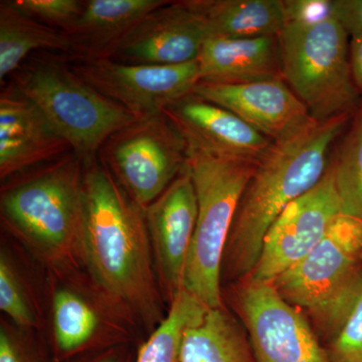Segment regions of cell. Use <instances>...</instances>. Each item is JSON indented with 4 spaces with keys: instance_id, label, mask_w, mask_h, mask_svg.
Wrapping results in <instances>:
<instances>
[{
    "instance_id": "6da1fadb",
    "label": "cell",
    "mask_w": 362,
    "mask_h": 362,
    "mask_svg": "<svg viewBox=\"0 0 362 362\" xmlns=\"http://www.w3.org/2000/svg\"><path fill=\"white\" fill-rule=\"evenodd\" d=\"M85 270L151 334L168 308L154 268L145 209L96 158L84 162Z\"/></svg>"
},
{
    "instance_id": "7a4b0ae2",
    "label": "cell",
    "mask_w": 362,
    "mask_h": 362,
    "mask_svg": "<svg viewBox=\"0 0 362 362\" xmlns=\"http://www.w3.org/2000/svg\"><path fill=\"white\" fill-rule=\"evenodd\" d=\"M349 116L310 123L272 142L257 162L242 197L223 252L221 284L240 282L258 264L271 226L287 206L325 175L333 143Z\"/></svg>"
},
{
    "instance_id": "3957f363",
    "label": "cell",
    "mask_w": 362,
    "mask_h": 362,
    "mask_svg": "<svg viewBox=\"0 0 362 362\" xmlns=\"http://www.w3.org/2000/svg\"><path fill=\"white\" fill-rule=\"evenodd\" d=\"M83 176L84 161L70 151L1 181L2 230L45 273L85 269Z\"/></svg>"
},
{
    "instance_id": "277c9868",
    "label": "cell",
    "mask_w": 362,
    "mask_h": 362,
    "mask_svg": "<svg viewBox=\"0 0 362 362\" xmlns=\"http://www.w3.org/2000/svg\"><path fill=\"white\" fill-rule=\"evenodd\" d=\"M9 82L8 88L32 102L84 162L96 158L105 141L136 119L78 77L66 54L35 52Z\"/></svg>"
},
{
    "instance_id": "5b68a950",
    "label": "cell",
    "mask_w": 362,
    "mask_h": 362,
    "mask_svg": "<svg viewBox=\"0 0 362 362\" xmlns=\"http://www.w3.org/2000/svg\"><path fill=\"white\" fill-rule=\"evenodd\" d=\"M188 168L197 199L194 239L183 290L207 308L226 306L221 262L243 192L257 162L188 150Z\"/></svg>"
},
{
    "instance_id": "8992f818",
    "label": "cell",
    "mask_w": 362,
    "mask_h": 362,
    "mask_svg": "<svg viewBox=\"0 0 362 362\" xmlns=\"http://www.w3.org/2000/svg\"><path fill=\"white\" fill-rule=\"evenodd\" d=\"M332 339L362 291V223L341 214L304 259L271 283Z\"/></svg>"
},
{
    "instance_id": "52a82bcc",
    "label": "cell",
    "mask_w": 362,
    "mask_h": 362,
    "mask_svg": "<svg viewBox=\"0 0 362 362\" xmlns=\"http://www.w3.org/2000/svg\"><path fill=\"white\" fill-rule=\"evenodd\" d=\"M277 37L282 78L312 118L349 116L361 95L341 23L332 18L312 25H285Z\"/></svg>"
},
{
    "instance_id": "ba28073f",
    "label": "cell",
    "mask_w": 362,
    "mask_h": 362,
    "mask_svg": "<svg viewBox=\"0 0 362 362\" xmlns=\"http://www.w3.org/2000/svg\"><path fill=\"white\" fill-rule=\"evenodd\" d=\"M47 326L58 361L127 345L142 330L85 269L47 273Z\"/></svg>"
},
{
    "instance_id": "9c48e42d",
    "label": "cell",
    "mask_w": 362,
    "mask_h": 362,
    "mask_svg": "<svg viewBox=\"0 0 362 362\" xmlns=\"http://www.w3.org/2000/svg\"><path fill=\"white\" fill-rule=\"evenodd\" d=\"M98 156L126 192L146 209L187 166L188 149L162 112L136 118L117 130Z\"/></svg>"
},
{
    "instance_id": "30bf717a",
    "label": "cell",
    "mask_w": 362,
    "mask_h": 362,
    "mask_svg": "<svg viewBox=\"0 0 362 362\" xmlns=\"http://www.w3.org/2000/svg\"><path fill=\"white\" fill-rule=\"evenodd\" d=\"M247 331L257 362H331L301 310L271 283L245 279L223 289Z\"/></svg>"
},
{
    "instance_id": "8fae6325",
    "label": "cell",
    "mask_w": 362,
    "mask_h": 362,
    "mask_svg": "<svg viewBox=\"0 0 362 362\" xmlns=\"http://www.w3.org/2000/svg\"><path fill=\"white\" fill-rule=\"evenodd\" d=\"M69 62L78 77L135 118L162 113L169 104L192 93L201 81L197 61L176 66H140L69 57Z\"/></svg>"
},
{
    "instance_id": "7c38bea8",
    "label": "cell",
    "mask_w": 362,
    "mask_h": 362,
    "mask_svg": "<svg viewBox=\"0 0 362 362\" xmlns=\"http://www.w3.org/2000/svg\"><path fill=\"white\" fill-rule=\"evenodd\" d=\"M330 164L320 181L290 204L271 226L249 279L272 283L304 259L341 216Z\"/></svg>"
},
{
    "instance_id": "4fadbf2b",
    "label": "cell",
    "mask_w": 362,
    "mask_h": 362,
    "mask_svg": "<svg viewBox=\"0 0 362 362\" xmlns=\"http://www.w3.org/2000/svg\"><path fill=\"white\" fill-rule=\"evenodd\" d=\"M154 268L164 304L182 292L197 218V199L188 165L163 194L145 209Z\"/></svg>"
},
{
    "instance_id": "5bb4252c",
    "label": "cell",
    "mask_w": 362,
    "mask_h": 362,
    "mask_svg": "<svg viewBox=\"0 0 362 362\" xmlns=\"http://www.w3.org/2000/svg\"><path fill=\"white\" fill-rule=\"evenodd\" d=\"M163 113L188 150L258 162L273 142L232 112L194 92L169 104Z\"/></svg>"
},
{
    "instance_id": "9a60e30c",
    "label": "cell",
    "mask_w": 362,
    "mask_h": 362,
    "mask_svg": "<svg viewBox=\"0 0 362 362\" xmlns=\"http://www.w3.org/2000/svg\"><path fill=\"white\" fill-rule=\"evenodd\" d=\"M206 39L204 28L182 1H168L144 16L109 59L127 65H182L197 61Z\"/></svg>"
},
{
    "instance_id": "2e32d148",
    "label": "cell",
    "mask_w": 362,
    "mask_h": 362,
    "mask_svg": "<svg viewBox=\"0 0 362 362\" xmlns=\"http://www.w3.org/2000/svg\"><path fill=\"white\" fill-rule=\"evenodd\" d=\"M192 92L232 112L272 141L313 120L283 78L239 85L199 82Z\"/></svg>"
},
{
    "instance_id": "e0dca14e",
    "label": "cell",
    "mask_w": 362,
    "mask_h": 362,
    "mask_svg": "<svg viewBox=\"0 0 362 362\" xmlns=\"http://www.w3.org/2000/svg\"><path fill=\"white\" fill-rule=\"evenodd\" d=\"M71 151L39 109L7 87L0 97V180L57 160Z\"/></svg>"
},
{
    "instance_id": "ac0fdd59",
    "label": "cell",
    "mask_w": 362,
    "mask_h": 362,
    "mask_svg": "<svg viewBox=\"0 0 362 362\" xmlns=\"http://www.w3.org/2000/svg\"><path fill=\"white\" fill-rule=\"evenodd\" d=\"M168 0H86L82 13L63 30L70 58L94 61L112 52L144 16Z\"/></svg>"
},
{
    "instance_id": "d6986e66",
    "label": "cell",
    "mask_w": 362,
    "mask_h": 362,
    "mask_svg": "<svg viewBox=\"0 0 362 362\" xmlns=\"http://www.w3.org/2000/svg\"><path fill=\"white\" fill-rule=\"evenodd\" d=\"M277 37H207L197 58L199 82L239 85L282 78Z\"/></svg>"
},
{
    "instance_id": "ffe728a7",
    "label": "cell",
    "mask_w": 362,
    "mask_h": 362,
    "mask_svg": "<svg viewBox=\"0 0 362 362\" xmlns=\"http://www.w3.org/2000/svg\"><path fill=\"white\" fill-rule=\"evenodd\" d=\"M14 240L2 237L0 247V310L21 329L47 327V275Z\"/></svg>"
},
{
    "instance_id": "44dd1931",
    "label": "cell",
    "mask_w": 362,
    "mask_h": 362,
    "mask_svg": "<svg viewBox=\"0 0 362 362\" xmlns=\"http://www.w3.org/2000/svg\"><path fill=\"white\" fill-rule=\"evenodd\" d=\"M207 37H277L285 26L283 0H182Z\"/></svg>"
},
{
    "instance_id": "7402d4cb",
    "label": "cell",
    "mask_w": 362,
    "mask_h": 362,
    "mask_svg": "<svg viewBox=\"0 0 362 362\" xmlns=\"http://www.w3.org/2000/svg\"><path fill=\"white\" fill-rule=\"evenodd\" d=\"M180 362H257L243 324L226 306L209 308L183 335Z\"/></svg>"
},
{
    "instance_id": "603a6c76",
    "label": "cell",
    "mask_w": 362,
    "mask_h": 362,
    "mask_svg": "<svg viewBox=\"0 0 362 362\" xmlns=\"http://www.w3.org/2000/svg\"><path fill=\"white\" fill-rule=\"evenodd\" d=\"M40 52L70 56L63 30L40 23L23 13L11 0L0 2V83L4 86L26 59Z\"/></svg>"
},
{
    "instance_id": "cb8c5ba5",
    "label": "cell",
    "mask_w": 362,
    "mask_h": 362,
    "mask_svg": "<svg viewBox=\"0 0 362 362\" xmlns=\"http://www.w3.org/2000/svg\"><path fill=\"white\" fill-rule=\"evenodd\" d=\"M207 309L197 298L182 290L169 307L163 322L140 345L135 362H180L185 330Z\"/></svg>"
},
{
    "instance_id": "d4e9b609",
    "label": "cell",
    "mask_w": 362,
    "mask_h": 362,
    "mask_svg": "<svg viewBox=\"0 0 362 362\" xmlns=\"http://www.w3.org/2000/svg\"><path fill=\"white\" fill-rule=\"evenodd\" d=\"M341 213L362 223V113L330 164Z\"/></svg>"
},
{
    "instance_id": "484cf974",
    "label": "cell",
    "mask_w": 362,
    "mask_h": 362,
    "mask_svg": "<svg viewBox=\"0 0 362 362\" xmlns=\"http://www.w3.org/2000/svg\"><path fill=\"white\" fill-rule=\"evenodd\" d=\"M40 332L21 329L7 319L0 320V362H47Z\"/></svg>"
},
{
    "instance_id": "4316f807",
    "label": "cell",
    "mask_w": 362,
    "mask_h": 362,
    "mask_svg": "<svg viewBox=\"0 0 362 362\" xmlns=\"http://www.w3.org/2000/svg\"><path fill=\"white\" fill-rule=\"evenodd\" d=\"M20 11L40 23L65 30L84 9V0H14Z\"/></svg>"
},
{
    "instance_id": "83f0119b",
    "label": "cell",
    "mask_w": 362,
    "mask_h": 362,
    "mask_svg": "<svg viewBox=\"0 0 362 362\" xmlns=\"http://www.w3.org/2000/svg\"><path fill=\"white\" fill-rule=\"evenodd\" d=\"M327 352L331 362H362V291Z\"/></svg>"
},
{
    "instance_id": "f1b7e54d",
    "label": "cell",
    "mask_w": 362,
    "mask_h": 362,
    "mask_svg": "<svg viewBox=\"0 0 362 362\" xmlns=\"http://www.w3.org/2000/svg\"><path fill=\"white\" fill-rule=\"evenodd\" d=\"M285 25H312L334 18L333 0H283Z\"/></svg>"
},
{
    "instance_id": "f546056e",
    "label": "cell",
    "mask_w": 362,
    "mask_h": 362,
    "mask_svg": "<svg viewBox=\"0 0 362 362\" xmlns=\"http://www.w3.org/2000/svg\"><path fill=\"white\" fill-rule=\"evenodd\" d=\"M333 13L349 37L362 33V0H333Z\"/></svg>"
},
{
    "instance_id": "4dcf8cb0",
    "label": "cell",
    "mask_w": 362,
    "mask_h": 362,
    "mask_svg": "<svg viewBox=\"0 0 362 362\" xmlns=\"http://www.w3.org/2000/svg\"><path fill=\"white\" fill-rule=\"evenodd\" d=\"M350 37V65L357 90L362 98V33Z\"/></svg>"
},
{
    "instance_id": "1f68e13d",
    "label": "cell",
    "mask_w": 362,
    "mask_h": 362,
    "mask_svg": "<svg viewBox=\"0 0 362 362\" xmlns=\"http://www.w3.org/2000/svg\"><path fill=\"white\" fill-rule=\"evenodd\" d=\"M129 359L127 345H121V346L104 350L101 354L94 357L90 362H129Z\"/></svg>"
}]
</instances>
